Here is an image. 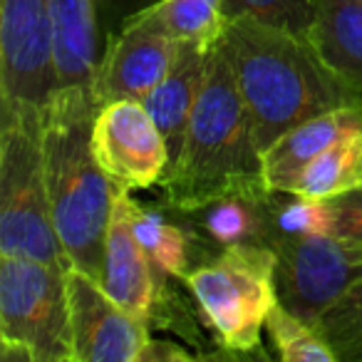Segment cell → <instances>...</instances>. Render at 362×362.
I'll use <instances>...</instances> for the list:
<instances>
[{"mask_svg":"<svg viewBox=\"0 0 362 362\" xmlns=\"http://www.w3.org/2000/svg\"><path fill=\"white\" fill-rule=\"evenodd\" d=\"M271 248L276 251L278 303L313 325L362 278V241L298 233L278 236Z\"/></svg>","mask_w":362,"mask_h":362,"instance_id":"52a82bcc","label":"cell"},{"mask_svg":"<svg viewBox=\"0 0 362 362\" xmlns=\"http://www.w3.org/2000/svg\"><path fill=\"white\" fill-rule=\"evenodd\" d=\"M134 16L164 35L179 42H197L204 50H214L226 33L223 0H159Z\"/></svg>","mask_w":362,"mask_h":362,"instance_id":"d6986e66","label":"cell"},{"mask_svg":"<svg viewBox=\"0 0 362 362\" xmlns=\"http://www.w3.org/2000/svg\"><path fill=\"white\" fill-rule=\"evenodd\" d=\"M0 256L62 263L42 164V112L0 117Z\"/></svg>","mask_w":362,"mask_h":362,"instance_id":"5b68a950","label":"cell"},{"mask_svg":"<svg viewBox=\"0 0 362 362\" xmlns=\"http://www.w3.org/2000/svg\"><path fill=\"white\" fill-rule=\"evenodd\" d=\"M204 322L211 327L218 357L256 355L263 345L268 313L278 303L276 251L236 243L199 263L187 278Z\"/></svg>","mask_w":362,"mask_h":362,"instance_id":"277c9868","label":"cell"},{"mask_svg":"<svg viewBox=\"0 0 362 362\" xmlns=\"http://www.w3.org/2000/svg\"><path fill=\"white\" fill-rule=\"evenodd\" d=\"M362 187V132L342 136L300 171L291 192L308 199H327L332 194Z\"/></svg>","mask_w":362,"mask_h":362,"instance_id":"ffe728a7","label":"cell"},{"mask_svg":"<svg viewBox=\"0 0 362 362\" xmlns=\"http://www.w3.org/2000/svg\"><path fill=\"white\" fill-rule=\"evenodd\" d=\"M55 90L50 0H0V117L45 112Z\"/></svg>","mask_w":362,"mask_h":362,"instance_id":"ba28073f","label":"cell"},{"mask_svg":"<svg viewBox=\"0 0 362 362\" xmlns=\"http://www.w3.org/2000/svg\"><path fill=\"white\" fill-rule=\"evenodd\" d=\"M67 298L75 362H139L151 340L149 322L124 310L95 278L70 266Z\"/></svg>","mask_w":362,"mask_h":362,"instance_id":"30bf717a","label":"cell"},{"mask_svg":"<svg viewBox=\"0 0 362 362\" xmlns=\"http://www.w3.org/2000/svg\"><path fill=\"white\" fill-rule=\"evenodd\" d=\"M179 40L164 35L141 18L129 16L119 23V30L102 45L95 72L97 105L117 100H139L164 80L179 52Z\"/></svg>","mask_w":362,"mask_h":362,"instance_id":"8fae6325","label":"cell"},{"mask_svg":"<svg viewBox=\"0 0 362 362\" xmlns=\"http://www.w3.org/2000/svg\"><path fill=\"white\" fill-rule=\"evenodd\" d=\"M266 184L248 105L241 95L226 37L209 52L206 77L181 149L159 181L164 209L192 211L243 187Z\"/></svg>","mask_w":362,"mask_h":362,"instance_id":"3957f363","label":"cell"},{"mask_svg":"<svg viewBox=\"0 0 362 362\" xmlns=\"http://www.w3.org/2000/svg\"><path fill=\"white\" fill-rule=\"evenodd\" d=\"M92 151L105 174L127 192L159 184L171 164L164 134L139 100H117L97 110Z\"/></svg>","mask_w":362,"mask_h":362,"instance_id":"9c48e42d","label":"cell"},{"mask_svg":"<svg viewBox=\"0 0 362 362\" xmlns=\"http://www.w3.org/2000/svg\"><path fill=\"white\" fill-rule=\"evenodd\" d=\"M322 233L362 241V187L320 199Z\"/></svg>","mask_w":362,"mask_h":362,"instance_id":"cb8c5ba5","label":"cell"},{"mask_svg":"<svg viewBox=\"0 0 362 362\" xmlns=\"http://www.w3.org/2000/svg\"><path fill=\"white\" fill-rule=\"evenodd\" d=\"M197 357H199L197 352L176 345V342L154 340V337H151L144 350H141L139 362H192V360H197Z\"/></svg>","mask_w":362,"mask_h":362,"instance_id":"d4e9b609","label":"cell"},{"mask_svg":"<svg viewBox=\"0 0 362 362\" xmlns=\"http://www.w3.org/2000/svg\"><path fill=\"white\" fill-rule=\"evenodd\" d=\"M223 37L261 151L310 117L362 107V97L322 62L305 37L251 16L228 18Z\"/></svg>","mask_w":362,"mask_h":362,"instance_id":"6da1fadb","label":"cell"},{"mask_svg":"<svg viewBox=\"0 0 362 362\" xmlns=\"http://www.w3.org/2000/svg\"><path fill=\"white\" fill-rule=\"evenodd\" d=\"M171 214L174 218L166 216L161 209H146L141 204L134 206V233L149 253L159 286L169 278L184 281L199 263L216 253V246L209 248L211 243L187 218L176 211Z\"/></svg>","mask_w":362,"mask_h":362,"instance_id":"e0dca14e","label":"cell"},{"mask_svg":"<svg viewBox=\"0 0 362 362\" xmlns=\"http://www.w3.org/2000/svg\"><path fill=\"white\" fill-rule=\"evenodd\" d=\"M308 40L322 62L362 97V0H322Z\"/></svg>","mask_w":362,"mask_h":362,"instance_id":"ac0fdd59","label":"cell"},{"mask_svg":"<svg viewBox=\"0 0 362 362\" xmlns=\"http://www.w3.org/2000/svg\"><path fill=\"white\" fill-rule=\"evenodd\" d=\"M273 194L276 192L268 184H256V187H243L211 199L192 211L176 214H181L216 248L236 246V243L271 246L276 238Z\"/></svg>","mask_w":362,"mask_h":362,"instance_id":"4fadbf2b","label":"cell"},{"mask_svg":"<svg viewBox=\"0 0 362 362\" xmlns=\"http://www.w3.org/2000/svg\"><path fill=\"white\" fill-rule=\"evenodd\" d=\"M266 335L276 357L283 362H337L320 327L303 320L281 303H276L268 313Z\"/></svg>","mask_w":362,"mask_h":362,"instance_id":"44dd1931","label":"cell"},{"mask_svg":"<svg viewBox=\"0 0 362 362\" xmlns=\"http://www.w3.org/2000/svg\"><path fill=\"white\" fill-rule=\"evenodd\" d=\"M209 52L211 50H204L197 42H181L164 80L144 97V107L149 110L151 119L156 122V127L166 139L171 161L179 154L189 117H192L199 95H202Z\"/></svg>","mask_w":362,"mask_h":362,"instance_id":"2e32d148","label":"cell"},{"mask_svg":"<svg viewBox=\"0 0 362 362\" xmlns=\"http://www.w3.org/2000/svg\"><path fill=\"white\" fill-rule=\"evenodd\" d=\"M0 347L6 362H75L67 266L0 256Z\"/></svg>","mask_w":362,"mask_h":362,"instance_id":"8992f818","label":"cell"},{"mask_svg":"<svg viewBox=\"0 0 362 362\" xmlns=\"http://www.w3.org/2000/svg\"><path fill=\"white\" fill-rule=\"evenodd\" d=\"M154 3H159V0H100V6H105L119 23L127 21L129 16H134V13L146 11Z\"/></svg>","mask_w":362,"mask_h":362,"instance_id":"484cf974","label":"cell"},{"mask_svg":"<svg viewBox=\"0 0 362 362\" xmlns=\"http://www.w3.org/2000/svg\"><path fill=\"white\" fill-rule=\"evenodd\" d=\"M134 206L136 202L132 199V192L117 189L107 228L105 271L100 286L124 310L151 325V313L159 298V278L149 253L134 233Z\"/></svg>","mask_w":362,"mask_h":362,"instance_id":"7c38bea8","label":"cell"},{"mask_svg":"<svg viewBox=\"0 0 362 362\" xmlns=\"http://www.w3.org/2000/svg\"><path fill=\"white\" fill-rule=\"evenodd\" d=\"M55 37L57 87H77L95 95L100 62V0H50Z\"/></svg>","mask_w":362,"mask_h":362,"instance_id":"9a60e30c","label":"cell"},{"mask_svg":"<svg viewBox=\"0 0 362 362\" xmlns=\"http://www.w3.org/2000/svg\"><path fill=\"white\" fill-rule=\"evenodd\" d=\"M362 132V107L322 112L288 129L263 151V176L273 192H291L300 171L342 136Z\"/></svg>","mask_w":362,"mask_h":362,"instance_id":"5bb4252c","label":"cell"},{"mask_svg":"<svg viewBox=\"0 0 362 362\" xmlns=\"http://www.w3.org/2000/svg\"><path fill=\"white\" fill-rule=\"evenodd\" d=\"M95 95L57 87L42 112V164L52 226L70 268L100 283L117 184L92 151Z\"/></svg>","mask_w":362,"mask_h":362,"instance_id":"7a4b0ae2","label":"cell"},{"mask_svg":"<svg viewBox=\"0 0 362 362\" xmlns=\"http://www.w3.org/2000/svg\"><path fill=\"white\" fill-rule=\"evenodd\" d=\"M337 362H362V278L317 320Z\"/></svg>","mask_w":362,"mask_h":362,"instance_id":"7402d4cb","label":"cell"},{"mask_svg":"<svg viewBox=\"0 0 362 362\" xmlns=\"http://www.w3.org/2000/svg\"><path fill=\"white\" fill-rule=\"evenodd\" d=\"M322 0H223V16H251L298 37H310Z\"/></svg>","mask_w":362,"mask_h":362,"instance_id":"603a6c76","label":"cell"}]
</instances>
